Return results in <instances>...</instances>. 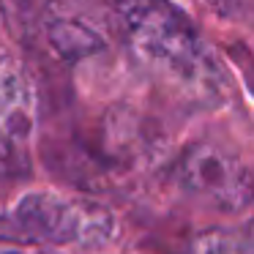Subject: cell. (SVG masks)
<instances>
[{
	"label": "cell",
	"mask_w": 254,
	"mask_h": 254,
	"mask_svg": "<svg viewBox=\"0 0 254 254\" xmlns=\"http://www.w3.org/2000/svg\"><path fill=\"white\" fill-rule=\"evenodd\" d=\"M128 44L150 68L183 85H208L213 61L197 28L170 0H115Z\"/></svg>",
	"instance_id": "1"
},
{
	"label": "cell",
	"mask_w": 254,
	"mask_h": 254,
	"mask_svg": "<svg viewBox=\"0 0 254 254\" xmlns=\"http://www.w3.org/2000/svg\"><path fill=\"white\" fill-rule=\"evenodd\" d=\"M50 44L63 61H85V58L96 55L104 50V39L96 33L90 25L79 22V19H58L47 30Z\"/></svg>",
	"instance_id": "5"
},
{
	"label": "cell",
	"mask_w": 254,
	"mask_h": 254,
	"mask_svg": "<svg viewBox=\"0 0 254 254\" xmlns=\"http://www.w3.org/2000/svg\"><path fill=\"white\" fill-rule=\"evenodd\" d=\"M191 254H252V241L238 230L213 227L194 238Z\"/></svg>",
	"instance_id": "6"
},
{
	"label": "cell",
	"mask_w": 254,
	"mask_h": 254,
	"mask_svg": "<svg viewBox=\"0 0 254 254\" xmlns=\"http://www.w3.org/2000/svg\"><path fill=\"white\" fill-rule=\"evenodd\" d=\"M178 181L189 194L224 210H241L252 199V175L235 150L216 142H194L178 161Z\"/></svg>",
	"instance_id": "3"
},
{
	"label": "cell",
	"mask_w": 254,
	"mask_h": 254,
	"mask_svg": "<svg viewBox=\"0 0 254 254\" xmlns=\"http://www.w3.org/2000/svg\"><path fill=\"white\" fill-rule=\"evenodd\" d=\"M115 221L107 208L88 199H71L52 191H33L0 221L6 241L52 243V246H101L110 241Z\"/></svg>",
	"instance_id": "2"
},
{
	"label": "cell",
	"mask_w": 254,
	"mask_h": 254,
	"mask_svg": "<svg viewBox=\"0 0 254 254\" xmlns=\"http://www.w3.org/2000/svg\"><path fill=\"white\" fill-rule=\"evenodd\" d=\"M36 128V96L14 58L0 55V142L25 148Z\"/></svg>",
	"instance_id": "4"
}]
</instances>
